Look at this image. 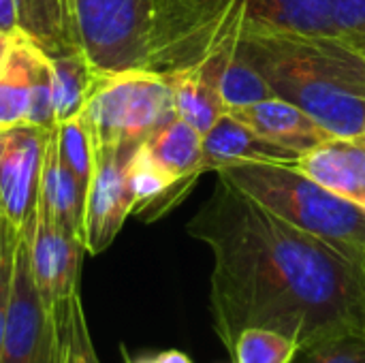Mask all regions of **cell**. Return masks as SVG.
Returning <instances> with one entry per match:
<instances>
[{
  "label": "cell",
  "instance_id": "obj_1",
  "mask_svg": "<svg viewBox=\"0 0 365 363\" xmlns=\"http://www.w3.org/2000/svg\"><path fill=\"white\" fill-rule=\"evenodd\" d=\"M186 231L212 252V327L229 353L250 327L289 336L299 349L365 336V267L222 175Z\"/></svg>",
  "mask_w": 365,
  "mask_h": 363
},
{
  "label": "cell",
  "instance_id": "obj_2",
  "mask_svg": "<svg viewBox=\"0 0 365 363\" xmlns=\"http://www.w3.org/2000/svg\"><path fill=\"white\" fill-rule=\"evenodd\" d=\"M242 53L276 96L291 101L331 135H365V58L338 34H310L246 19Z\"/></svg>",
  "mask_w": 365,
  "mask_h": 363
},
{
  "label": "cell",
  "instance_id": "obj_3",
  "mask_svg": "<svg viewBox=\"0 0 365 363\" xmlns=\"http://www.w3.org/2000/svg\"><path fill=\"white\" fill-rule=\"evenodd\" d=\"M216 175L365 267V210L357 203L329 193L289 163H240Z\"/></svg>",
  "mask_w": 365,
  "mask_h": 363
},
{
  "label": "cell",
  "instance_id": "obj_4",
  "mask_svg": "<svg viewBox=\"0 0 365 363\" xmlns=\"http://www.w3.org/2000/svg\"><path fill=\"white\" fill-rule=\"evenodd\" d=\"M248 15L242 0H152L150 71L192 66L233 45Z\"/></svg>",
  "mask_w": 365,
  "mask_h": 363
},
{
  "label": "cell",
  "instance_id": "obj_5",
  "mask_svg": "<svg viewBox=\"0 0 365 363\" xmlns=\"http://www.w3.org/2000/svg\"><path fill=\"white\" fill-rule=\"evenodd\" d=\"M81 116L94 148H139L178 113L167 75L128 68L111 73Z\"/></svg>",
  "mask_w": 365,
  "mask_h": 363
},
{
  "label": "cell",
  "instance_id": "obj_6",
  "mask_svg": "<svg viewBox=\"0 0 365 363\" xmlns=\"http://www.w3.org/2000/svg\"><path fill=\"white\" fill-rule=\"evenodd\" d=\"M81 49L105 73L150 68L152 0H71Z\"/></svg>",
  "mask_w": 365,
  "mask_h": 363
},
{
  "label": "cell",
  "instance_id": "obj_7",
  "mask_svg": "<svg viewBox=\"0 0 365 363\" xmlns=\"http://www.w3.org/2000/svg\"><path fill=\"white\" fill-rule=\"evenodd\" d=\"M58 323L34 282L26 237L17 233L0 363H58Z\"/></svg>",
  "mask_w": 365,
  "mask_h": 363
},
{
  "label": "cell",
  "instance_id": "obj_8",
  "mask_svg": "<svg viewBox=\"0 0 365 363\" xmlns=\"http://www.w3.org/2000/svg\"><path fill=\"white\" fill-rule=\"evenodd\" d=\"M21 235L28 244L30 267L38 293L58 323L66 304L79 295L81 259L86 252L83 244L51 218L41 199L36 201L34 216Z\"/></svg>",
  "mask_w": 365,
  "mask_h": 363
},
{
  "label": "cell",
  "instance_id": "obj_9",
  "mask_svg": "<svg viewBox=\"0 0 365 363\" xmlns=\"http://www.w3.org/2000/svg\"><path fill=\"white\" fill-rule=\"evenodd\" d=\"M135 150L94 148V171L86 190L81 218V244L88 255L105 252L133 214L126 167Z\"/></svg>",
  "mask_w": 365,
  "mask_h": 363
},
{
  "label": "cell",
  "instance_id": "obj_10",
  "mask_svg": "<svg viewBox=\"0 0 365 363\" xmlns=\"http://www.w3.org/2000/svg\"><path fill=\"white\" fill-rule=\"evenodd\" d=\"M45 131L19 124L0 131V218L24 233L41 190Z\"/></svg>",
  "mask_w": 365,
  "mask_h": 363
},
{
  "label": "cell",
  "instance_id": "obj_11",
  "mask_svg": "<svg viewBox=\"0 0 365 363\" xmlns=\"http://www.w3.org/2000/svg\"><path fill=\"white\" fill-rule=\"evenodd\" d=\"M289 165L329 193L365 210V135H331L312 150L302 152Z\"/></svg>",
  "mask_w": 365,
  "mask_h": 363
},
{
  "label": "cell",
  "instance_id": "obj_12",
  "mask_svg": "<svg viewBox=\"0 0 365 363\" xmlns=\"http://www.w3.org/2000/svg\"><path fill=\"white\" fill-rule=\"evenodd\" d=\"M227 113L246 124L259 137L287 148L297 156L331 137V133L323 128L312 116L282 96H269L265 101L237 107Z\"/></svg>",
  "mask_w": 365,
  "mask_h": 363
},
{
  "label": "cell",
  "instance_id": "obj_13",
  "mask_svg": "<svg viewBox=\"0 0 365 363\" xmlns=\"http://www.w3.org/2000/svg\"><path fill=\"white\" fill-rule=\"evenodd\" d=\"M235 45L237 43L220 49L218 53L192 66L167 73L178 118L195 126L201 135H205L227 113L218 90V73L225 58Z\"/></svg>",
  "mask_w": 365,
  "mask_h": 363
},
{
  "label": "cell",
  "instance_id": "obj_14",
  "mask_svg": "<svg viewBox=\"0 0 365 363\" xmlns=\"http://www.w3.org/2000/svg\"><path fill=\"white\" fill-rule=\"evenodd\" d=\"M297 154L280 148L246 124L235 120L231 113H225L205 135H203V169L205 173H218L231 165L269 160V163H291Z\"/></svg>",
  "mask_w": 365,
  "mask_h": 363
},
{
  "label": "cell",
  "instance_id": "obj_15",
  "mask_svg": "<svg viewBox=\"0 0 365 363\" xmlns=\"http://www.w3.org/2000/svg\"><path fill=\"white\" fill-rule=\"evenodd\" d=\"M128 188L133 195V214L141 223H154L180 205L195 186L175 180L141 143L128 158Z\"/></svg>",
  "mask_w": 365,
  "mask_h": 363
},
{
  "label": "cell",
  "instance_id": "obj_16",
  "mask_svg": "<svg viewBox=\"0 0 365 363\" xmlns=\"http://www.w3.org/2000/svg\"><path fill=\"white\" fill-rule=\"evenodd\" d=\"M43 53L21 28L11 34V45L0 66V131L26 122L34 71Z\"/></svg>",
  "mask_w": 365,
  "mask_h": 363
},
{
  "label": "cell",
  "instance_id": "obj_17",
  "mask_svg": "<svg viewBox=\"0 0 365 363\" xmlns=\"http://www.w3.org/2000/svg\"><path fill=\"white\" fill-rule=\"evenodd\" d=\"M49 66L58 124L81 116L103 81L111 75L98 68L83 49L49 56Z\"/></svg>",
  "mask_w": 365,
  "mask_h": 363
},
{
  "label": "cell",
  "instance_id": "obj_18",
  "mask_svg": "<svg viewBox=\"0 0 365 363\" xmlns=\"http://www.w3.org/2000/svg\"><path fill=\"white\" fill-rule=\"evenodd\" d=\"M56 128L49 131L45 137L38 199L43 201L45 210L51 214V218L62 229H66L68 233H73L81 240V218H83L86 195L60 156Z\"/></svg>",
  "mask_w": 365,
  "mask_h": 363
},
{
  "label": "cell",
  "instance_id": "obj_19",
  "mask_svg": "<svg viewBox=\"0 0 365 363\" xmlns=\"http://www.w3.org/2000/svg\"><path fill=\"white\" fill-rule=\"evenodd\" d=\"M145 148L180 182L195 186L197 180L205 173L203 135L178 116L158 128L145 141Z\"/></svg>",
  "mask_w": 365,
  "mask_h": 363
},
{
  "label": "cell",
  "instance_id": "obj_20",
  "mask_svg": "<svg viewBox=\"0 0 365 363\" xmlns=\"http://www.w3.org/2000/svg\"><path fill=\"white\" fill-rule=\"evenodd\" d=\"M250 21L274 28L338 34L336 30V0H242Z\"/></svg>",
  "mask_w": 365,
  "mask_h": 363
},
{
  "label": "cell",
  "instance_id": "obj_21",
  "mask_svg": "<svg viewBox=\"0 0 365 363\" xmlns=\"http://www.w3.org/2000/svg\"><path fill=\"white\" fill-rule=\"evenodd\" d=\"M218 90L227 111L246 107L269 96H276L267 79L252 66V62L242 53L240 41L225 58L218 73Z\"/></svg>",
  "mask_w": 365,
  "mask_h": 363
},
{
  "label": "cell",
  "instance_id": "obj_22",
  "mask_svg": "<svg viewBox=\"0 0 365 363\" xmlns=\"http://www.w3.org/2000/svg\"><path fill=\"white\" fill-rule=\"evenodd\" d=\"M56 133H58L60 156L86 195L88 184L92 180V171H94V143H92L90 128L83 116H77L68 122L58 124Z\"/></svg>",
  "mask_w": 365,
  "mask_h": 363
},
{
  "label": "cell",
  "instance_id": "obj_23",
  "mask_svg": "<svg viewBox=\"0 0 365 363\" xmlns=\"http://www.w3.org/2000/svg\"><path fill=\"white\" fill-rule=\"evenodd\" d=\"M299 344L274 329L250 327L244 329L233 347L235 363H291Z\"/></svg>",
  "mask_w": 365,
  "mask_h": 363
},
{
  "label": "cell",
  "instance_id": "obj_24",
  "mask_svg": "<svg viewBox=\"0 0 365 363\" xmlns=\"http://www.w3.org/2000/svg\"><path fill=\"white\" fill-rule=\"evenodd\" d=\"M58 334H60L58 363H101L88 329L81 295H75L66 304L58 321Z\"/></svg>",
  "mask_w": 365,
  "mask_h": 363
},
{
  "label": "cell",
  "instance_id": "obj_25",
  "mask_svg": "<svg viewBox=\"0 0 365 363\" xmlns=\"http://www.w3.org/2000/svg\"><path fill=\"white\" fill-rule=\"evenodd\" d=\"M24 124L34 126L38 131H45V133H49L58 126L56 109H53V90H51V66H49L47 53H43L38 64H36L30 103H28V113H26Z\"/></svg>",
  "mask_w": 365,
  "mask_h": 363
},
{
  "label": "cell",
  "instance_id": "obj_26",
  "mask_svg": "<svg viewBox=\"0 0 365 363\" xmlns=\"http://www.w3.org/2000/svg\"><path fill=\"white\" fill-rule=\"evenodd\" d=\"M291 363H365V336H340L299 349Z\"/></svg>",
  "mask_w": 365,
  "mask_h": 363
},
{
  "label": "cell",
  "instance_id": "obj_27",
  "mask_svg": "<svg viewBox=\"0 0 365 363\" xmlns=\"http://www.w3.org/2000/svg\"><path fill=\"white\" fill-rule=\"evenodd\" d=\"M15 242H17V231L0 218V359H2L4 325H6V310H9V295H11Z\"/></svg>",
  "mask_w": 365,
  "mask_h": 363
},
{
  "label": "cell",
  "instance_id": "obj_28",
  "mask_svg": "<svg viewBox=\"0 0 365 363\" xmlns=\"http://www.w3.org/2000/svg\"><path fill=\"white\" fill-rule=\"evenodd\" d=\"M338 36L361 45L365 41V0H336Z\"/></svg>",
  "mask_w": 365,
  "mask_h": 363
},
{
  "label": "cell",
  "instance_id": "obj_29",
  "mask_svg": "<svg viewBox=\"0 0 365 363\" xmlns=\"http://www.w3.org/2000/svg\"><path fill=\"white\" fill-rule=\"evenodd\" d=\"M19 28V2L0 0V32H15Z\"/></svg>",
  "mask_w": 365,
  "mask_h": 363
},
{
  "label": "cell",
  "instance_id": "obj_30",
  "mask_svg": "<svg viewBox=\"0 0 365 363\" xmlns=\"http://www.w3.org/2000/svg\"><path fill=\"white\" fill-rule=\"evenodd\" d=\"M128 363H192L184 353L180 351H165V353H158L154 357H141L137 362H128Z\"/></svg>",
  "mask_w": 365,
  "mask_h": 363
},
{
  "label": "cell",
  "instance_id": "obj_31",
  "mask_svg": "<svg viewBox=\"0 0 365 363\" xmlns=\"http://www.w3.org/2000/svg\"><path fill=\"white\" fill-rule=\"evenodd\" d=\"M11 34L9 32H0V66H2V62L6 58V51H9V45H11Z\"/></svg>",
  "mask_w": 365,
  "mask_h": 363
},
{
  "label": "cell",
  "instance_id": "obj_32",
  "mask_svg": "<svg viewBox=\"0 0 365 363\" xmlns=\"http://www.w3.org/2000/svg\"><path fill=\"white\" fill-rule=\"evenodd\" d=\"M359 49H361V53H364V58H365V41L359 45Z\"/></svg>",
  "mask_w": 365,
  "mask_h": 363
}]
</instances>
